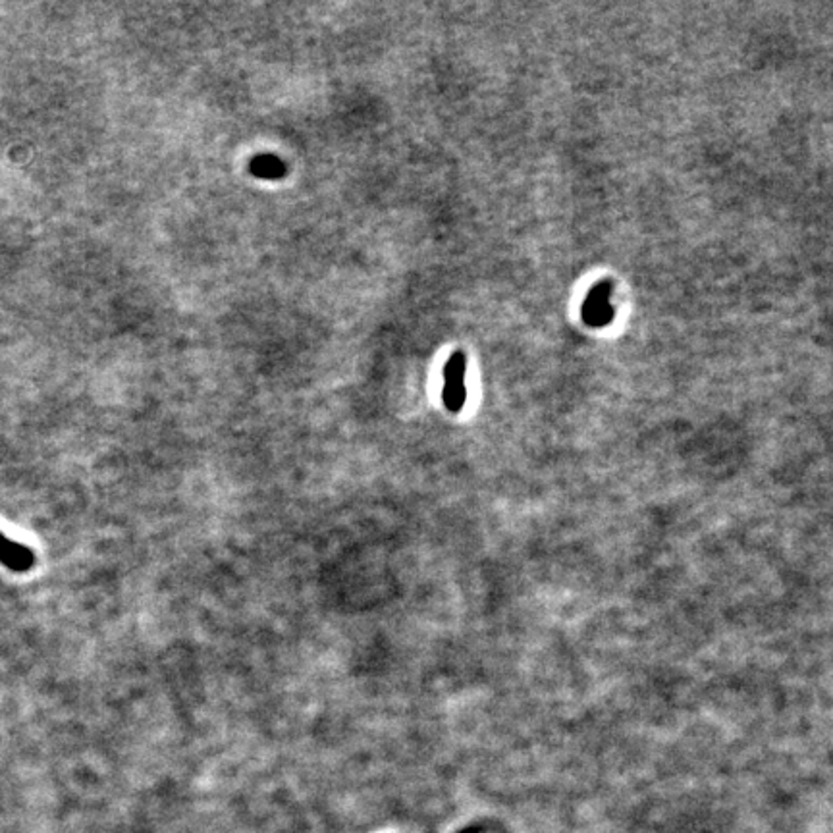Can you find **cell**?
Returning a JSON list of instances; mask_svg holds the SVG:
<instances>
[{
    "instance_id": "1",
    "label": "cell",
    "mask_w": 833,
    "mask_h": 833,
    "mask_svg": "<svg viewBox=\"0 0 833 833\" xmlns=\"http://www.w3.org/2000/svg\"><path fill=\"white\" fill-rule=\"evenodd\" d=\"M465 370L467 357L464 351H456L444 367V390L442 402L450 413H459L467 402V386H465Z\"/></svg>"
},
{
    "instance_id": "2",
    "label": "cell",
    "mask_w": 833,
    "mask_h": 833,
    "mask_svg": "<svg viewBox=\"0 0 833 833\" xmlns=\"http://www.w3.org/2000/svg\"><path fill=\"white\" fill-rule=\"evenodd\" d=\"M0 561H3L6 568L22 573V571H28L33 566L35 558H33V552H30L28 548L14 541H10V538L4 534H0Z\"/></svg>"
},
{
    "instance_id": "3",
    "label": "cell",
    "mask_w": 833,
    "mask_h": 833,
    "mask_svg": "<svg viewBox=\"0 0 833 833\" xmlns=\"http://www.w3.org/2000/svg\"><path fill=\"white\" fill-rule=\"evenodd\" d=\"M249 170L253 176L257 178H266V179H276L286 176V164L282 162L278 157L273 155H259L255 157L249 164Z\"/></svg>"
}]
</instances>
